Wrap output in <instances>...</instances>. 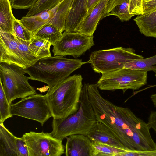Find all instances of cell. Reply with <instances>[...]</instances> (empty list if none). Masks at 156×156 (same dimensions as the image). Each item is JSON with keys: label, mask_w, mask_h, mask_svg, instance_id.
<instances>
[{"label": "cell", "mask_w": 156, "mask_h": 156, "mask_svg": "<svg viewBox=\"0 0 156 156\" xmlns=\"http://www.w3.org/2000/svg\"><path fill=\"white\" fill-rule=\"evenodd\" d=\"M98 89L97 84L88 85L89 99L97 121L109 129L127 149H133L144 136L145 122L129 108L104 98Z\"/></svg>", "instance_id": "1"}, {"label": "cell", "mask_w": 156, "mask_h": 156, "mask_svg": "<svg viewBox=\"0 0 156 156\" xmlns=\"http://www.w3.org/2000/svg\"><path fill=\"white\" fill-rule=\"evenodd\" d=\"M88 63L89 61L83 62L81 59L51 56L39 59L26 70L30 79L46 83L50 90L82 65Z\"/></svg>", "instance_id": "2"}, {"label": "cell", "mask_w": 156, "mask_h": 156, "mask_svg": "<svg viewBox=\"0 0 156 156\" xmlns=\"http://www.w3.org/2000/svg\"><path fill=\"white\" fill-rule=\"evenodd\" d=\"M88 84L83 86L76 112L64 118L53 119L50 133L54 137L63 140L72 135H87L97 122L89 99Z\"/></svg>", "instance_id": "3"}, {"label": "cell", "mask_w": 156, "mask_h": 156, "mask_svg": "<svg viewBox=\"0 0 156 156\" xmlns=\"http://www.w3.org/2000/svg\"><path fill=\"white\" fill-rule=\"evenodd\" d=\"M80 74L69 76L58 84L46 95L55 119L65 118L78 110L83 85Z\"/></svg>", "instance_id": "4"}, {"label": "cell", "mask_w": 156, "mask_h": 156, "mask_svg": "<svg viewBox=\"0 0 156 156\" xmlns=\"http://www.w3.org/2000/svg\"><path fill=\"white\" fill-rule=\"evenodd\" d=\"M30 41L0 31V62L17 65L25 69L39 59L30 50Z\"/></svg>", "instance_id": "5"}, {"label": "cell", "mask_w": 156, "mask_h": 156, "mask_svg": "<svg viewBox=\"0 0 156 156\" xmlns=\"http://www.w3.org/2000/svg\"><path fill=\"white\" fill-rule=\"evenodd\" d=\"M26 69L12 64L0 62V78L4 91L10 104L15 100L23 98L37 94L25 75Z\"/></svg>", "instance_id": "6"}, {"label": "cell", "mask_w": 156, "mask_h": 156, "mask_svg": "<svg viewBox=\"0 0 156 156\" xmlns=\"http://www.w3.org/2000/svg\"><path fill=\"white\" fill-rule=\"evenodd\" d=\"M143 58L132 48L120 47L92 52L89 61L95 72L102 74L124 68L126 63Z\"/></svg>", "instance_id": "7"}, {"label": "cell", "mask_w": 156, "mask_h": 156, "mask_svg": "<svg viewBox=\"0 0 156 156\" xmlns=\"http://www.w3.org/2000/svg\"><path fill=\"white\" fill-rule=\"evenodd\" d=\"M97 84L101 90L139 89L147 83V72L123 68L102 74Z\"/></svg>", "instance_id": "8"}, {"label": "cell", "mask_w": 156, "mask_h": 156, "mask_svg": "<svg viewBox=\"0 0 156 156\" xmlns=\"http://www.w3.org/2000/svg\"><path fill=\"white\" fill-rule=\"evenodd\" d=\"M73 0H63L53 8L30 17H23L20 22L33 34L44 25L50 24L62 33L65 30L66 20Z\"/></svg>", "instance_id": "9"}, {"label": "cell", "mask_w": 156, "mask_h": 156, "mask_svg": "<svg viewBox=\"0 0 156 156\" xmlns=\"http://www.w3.org/2000/svg\"><path fill=\"white\" fill-rule=\"evenodd\" d=\"M12 116L17 115L39 122L42 126L51 117L52 113L46 94H36L10 105Z\"/></svg>", "instance_id": "10"}, {"label": "cell", "mask_w": 156, "mask_h": 156, "mask_svg": "<svg viewBox=\"0 0 156 156\" xmlns=\"http://www.w3.org/2000/svg\"><path fill=\"white\" fill-rule=\"evenodd\" d=\"M22 137L27 145L29 156H61L65 152L63 140L50 133L30 131Z\"/></svg>", "instance_id": "11"}, {"label": "cell", "mask_w": 156, "mask_h": 156, "mask_svg": "<svg viewBox=\"0 0 156 156\" xmlns=\"http://www.w3.org/2000/svg\"><path fill=\"white\" fill-rule=\"evenodd\" d=\"M93 38V36H87L78 32L64 31L53 46L54 56L80 57L94 45Z\"/></svg>", "instance_id": "12"}, {"label": "cell", "mask_w": 156, "mask_h": 156, "mask_svg": "<svg viewBox=\"0 0 156 156\" xmlns=\"http://www.w3.org/2000/svg\"><path fill=\"white\" fill-rule=\"evenodd\" d=\"M66 138V156H93L92 142L87 135L74 134Z\"/></svg>", "instance_id": "13"}, {"label": "cell", "mask_w": 156, "mask_h": 156, "mask_svg": "<svg viewBox=\"0 0 156 156\" xmlns=\"http://www.w3.org/2000/svg\"><path fill=\"white\" fill-rule=\"evenodd\" d=\"M108 0H100L87 16L79 27L77 32L88 36H93L100 20L104 18Z\"/></svg>", "instance_id": "14"}, {"label": "cell", "mask_w": 156, "mask_h": 156, "mask_svg": "<svg viewBox=\"0 0 156 156\" xmlns=\"http://www.w3.org/2000/svg\"><path fill=\"white\" fill-rule=\"evenodd\" d=\"M87 136L92 142L98 141L115 147L127 149L109 129L98 121Z\"/></svg>", "instance_id": "15"}, {"label": "cell", "mask_w": 156, "mask_h": 156, "mask_svg": "<svg viewBox=\"0 0 156 156\" xmlns=\"http://www.w3.org/2000/svg\"><path fill=\"white\" fill-rule=\"evenodd\" d=\"M88 0H73L66 22V25L73 29H78L88 15Z\"/></svg>", "instance_id": "16"}, {"label": "cell", "mask_w": 156, "mask_h": 156, "mask_svg": "<svg viewBox=\"0 0 156 156\" xmlns=\"http://www.w3.org/2000/svg\"><path fill=\"white\" fill-rule=\"evenodd\" d=\"M16 137L0 122V156H20Z\"/></svg>", "instance_id": "17"}, {"label": "cell", "mask_w": 156, "mask_h": 156, "mask_svg": "<svg viewBox=\"0 0 156 156\" xmlns=\"http://www.w3.org/2000/svg\"><path fill=\"white\" fill-rule=\"evenodd\" d=\"M134 20L141 34L156 38V10L138 15Z\"/></svg>", "instance_id": "18"}, {"label": "cell", "mask_w": 156, "mask_h": 156, "mask_svg": "<svg viewBox=\"0 0 156 156\" xmlns=\"http://www.w3.org/2000/svg\"><path fill=\"white\" fill-rule=\"evenodd\" d=\"M9 0H0V31L13 34L14 16Z\"/></svg>", "instance_id": "19"}, {"label": "cell", "mask_w": 156, "mask_h": 156, "mask_svg": "<svg viewBox=\"0 0 156 156\" xmlns=\"http://www.w3.org/2000/svg\"><path fill=\"white\" fill-rule=\"evenodd\" d=\"M51 45L47 39L33 37L30 41L29 48L39 59L51 56L50 48Z\"/></svg>", "instance_id": "20"}, {"label": "cell", "mask_w": 156, "mask_h": 156, "mask_svg": "<svg viewBox=\"0 0 156 156\" xmlns=\"http://www.w3.org/2000/svg\"><path fill=\"white\" fill-rule=\"evenodd\" d=\"M62 33L57 27L50 24L42 26L33 34V37L47 39L51 45H54L62 37Z\"/></svg>", "instance_id": "21"}, {"label": "cell", "mask_w": 156, "mask_h": 156, "mask_svg": "<svg viewBox=\"0 0 156 156\" xmlns=\"http://www.w3.org/2000/svg\"><path fill=\"white\" fill-rule=\"evenodd\" d=\"M92 142L93 156H118L120 153L129 150L100 142Z\"/></svg>", "instance_id": "22"}, {"label": "cell", "mask_w": 156, "mask_h": 156, "mask_svg": "<svg viewBox=\"0 0 156 156\" xmlns=\"http://www.w3.org/2000/svg\"><path fill=\"white\" fill-rule=\"evenodd\" d=\"M124 68L147 72L156 71V55L151 57L133 60L126 63Z\"/></svg>", "instance_id": "23"}, {"label": "cell", "mask_w": 156, "mask_h": 156, "mask_svg": "<svg viewBox=\"0 0 156 156\" xmlns=\"http://www.w3.org/2000/svg\"><path fill=\"white\" fill-rule=\"evenodd\" d=\"M129 0H118L111 7L108 16L113 15L122 21H129L135 15L129 10Z\"/></svg>", "instance_id": "24"}, {"label": "cell", "mask_w": 156, "mask_h": 156, "mask_svg": "<svg viewBox=\"0 0 156 156\" xmlns=\"http://www.w3.org/2000/svg\"><path fill=\"white\" fill-rule=\"evenodd\" d=\"M63 0H38L29 9L25 17L32 16L42 11L51 9L55 7Z\"/></svg>", "instance_id": "25"}, {"label": "cell", "mask_w": 156, "mask_h": 156, "mask_svg": "<svg viewBox=\"0 0 156 156\" xmlns=\"http://www.w3.org/2000/svg\"><path fill=\"white\" fill-rule=\"evenodd\" d=\"M0 122L12 117L11 112L10 104L5 94L1 79L0 78Z\"/></svg>", "instance_id": "26"}, {"label": "cell", "mask_w": 156, "mask_h": 156, "mask_svg": "<svg viewBox=\"0 0 156 156\" xmlns=\"http://www.w3.org/2000/svg\"><path fill=\"white\" fill-rule=\"evenodd\" d=\"M12 29L13 35L22 39L30 41L34 37L33 34L20 22L19 20L14 18Z\"/></svg>", "instance_id": "27"}, {"label": "cell", "mask_w": 156, "mask_h": 156, "mask_svg": "<svg viewBox=\"0 0 156 156\" xmlns=\"http://www.w3.org/2000/svg\"><path fill=\"white\" fill-rule=\"evenodd\" d=\"M129 10L134 15L144 14L143 0H129Z\"/></svg>", "instance_id": "28"}, {"label": "cell", "mask_w": 156, "mask_h": 156, "mask_svg": "<svg viewBox=\"0 0 156 156\" xmlns=\"http://www.w3.org/2000/svg\"><path fill=\"white\" fill-rule=\"evenodd\" d=\"M38 0H10L12 9H30Z\"/></svg>", "instance_id": "29"}, {"label": "cell", "mask_w": 156, "mask_h": 156, "mask_svg": "<svg viewBox=\"0 0 156 156\" xmlns=\"http://www.w3.org/2000/svg\"><path fill=\"white\" fill-rule=\"evenodd\" d=\"M156 156V149L147 150H129L119 154L118 156Z\"/></svg>", "instance_id": "30"}, {"label": "cell", "mask_w": 156, "mask_h": 156, "mask_svg": "<svg viewBox=\"0 0 156 156\" xmlns=\"http://www.w3.org/2000/svg\"><path fill=\"white\" fill-rule=\"evenodd\" d=\"M16 144L20 156H29V152L26 143L23 138H16Z\"/></svg>", "instance_id": "31"}, {"label": "cell", "mask_w": 156, "mask_h": 156, "mask_svg": "<svg viewBox=\"0 0 156 156\" xmlns=\"http://www.w3.org/2000/svg\"><path fill=\"white\" fill-rule=\"evenodd\" d=\"M144 14L156 10V0H143Z\"/></svg>", "instance_id": "32"}, {"label": "cell", "mask_w": 156, "mask_h": 156, "mask_svg": "<svg viewBox=\"0 0 156 156\" xmlns=\"http://www.w3.org/2000/svg\"><path fill=\"white\" fill-rule=\"evenodd\" d=\"M147 124L149 128L153 129L156 134V111L151 112Z\"/></svg>", "instance_id": "33"}, {"label": "cell", "mask_w": 156, "mask_h": 156, "mask_svg": "<svg viewBox=\"0 0 156 156\" xmlns=\"http://www.w3.org/2000/svg\"><path fill=\"white\" fill-rule=\"evenodd\" d=\"M100 0H88L87 4L88 15L91 12L94 7L98 3Z\"/></svg>", "instance_id": "34"}, {"label": "cell", "mask_w": 156, "mask_h": 156, "mask_svg": "<svg viewBox=\"0 0 156 156\" xmlns=\"http://www.w3.org/2000/svg\"><path fill=\"white\" fill-rule=\"evenodd\" d=\"M150 98L154 107H156V94L151 95Z\"/></svg>", "instance_id": "35"}, {"label": "cell", "mask_w": 156, "mask_h": 156, "mask_svg": "<svg viewBox=\"0 0 156 156\" xmlns=\"http://www.w3.org/2000/svg\"><path fill=\"white\" fill-rule=\"evenodd\" d=\"M116 0H109V1L110 2H113Z\"/></svg>", "instance_id": "36"}, {"label": "cell", "mask_w": 156, "mask_h": 156, "mask_svg": "<svg viewBox=\"0 0 156 156\" xmlns=\"http://www.w3.org/2000/svg\"><path fill=\"white\" fill-rule=\"evenodd\" d=\"M154 73H155V76L156 77V71Z\"/></svg>", "instance_id": "37"}]
</instances>
